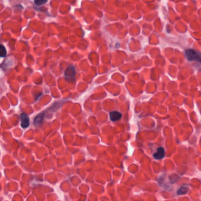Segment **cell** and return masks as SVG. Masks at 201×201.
Wrapping results in <instances>:
<instances>
[{
  "instance_id": "cell-4",
  "label": "cell",
  "mask_w": 201,
  "mask_h": 201,
  "mask_svg": "<svg viewBox=\"0 0 201 201\" xmlns=\"http://www.w3.org/2000/svg\"><path fill=\"white\" fill-rule=\"evenodd\" d=\"M165 150L163 148L160 147L158 149L156 152L153 154V157L156 160H161L165 156Z\"/></svg>"
},
{
  "instance_id": "cell-2",
  "label": "cell",
  "mask_w": 201,
  "mask_h": 201,
  "mask_svg": "<svg viewBox=\"0 0 201 201\" xmlns=\"http://www.w3.org/2000/svg\"><path fill=\"white\" fill-rule=\"evenodd\" d=\"M76 75L75 68L73 65H70L67 67L64 72V76L68 81H72L74 80Z\"/></svg>"
},
{
  "instance_id": "cell-5",
  "label": "cell",
  "mask_w": 201,
  "mask_h": 201,
  "mask_svg": "<svg viewBox=\"0 0 201 201\" xmlns=\"http://www.w3.org/2000/svg\"><path fill=\"white\" fill-rule=\"evenodd\" d=\"M44 117V112H43L41 113L38 114L36 117L34 119V124L36 127H40L43 122V119Z\"/></svg>"
},
{
  "instance_id": "cell-6",
  "label": "cell",
  "mask_w": 201,
  "mask_h": 201,
  "mask_svg": "<svg viewBox=\"0 0 201 201\" xmlns=\"http://www.w3.org/2000/svg\"><path fill=\"white\" fill-rule=\"evenodd\" d=\"M122 118V114L117 112V111H113L110 113V118L112 121H117Z\"/></svg>"
},
{
  "instance_id": "cell-1",
  "label": "cell",
  "mask_w": 201,
  "mask_h": 201,
  "mask_svg": "<svg viewBox=\"0 0 201 201\" xmlns=\"http://www.w3.org/2000/svg\"><path fill=\"white\" fill-rule=\"evenodd\" d=\"M186 57L190 61H196L201 63V52L192 49L187 50L185 51Z\"/></svg>"
},
{
  "instance_id": "cell-8",
  "label": "cell",
  "mask_w": 201,
  "mask_h": 201,
  "mask_svg": "<svg viewBox=\"0 0 201 201\" xmlns=\"http://www.w3.org/2000/svg\"><path fill=\"white\" fill-rule=\"evenodd\" d=\"M7 54V51L5 49V46L3 45H1V50H0V56L1 57H5Z\"/></svg>"
},
{
  "instance_id": "cell-9",
  "label": "cell",
  "mask_w": 201,
  "mask_h": 201,
  "mask_svg": "<svg viewBox=\"0 0 201 201\" xmlns=\"http://www.w3.org/2000/svg\"><path fill=\"white\" fill-rule=\"evenodd\" d=\"M48 0H34V3L35 4L38 6L44 5L46 3Z\"/></svg>"
},
{
  "instance_id": "cell-3",
  "label": "cell",
  "mask_w": 201,
  "mask_h": 201,
  "mask_svg": "<svg viewBox=\"0 0 201 201\" xmlns=\"http://www.w3.org/2000/svg\"><path fill=\"white\" fill-rule=\"evenodd\" d=\"M21 126L22 128L26 129L30 125V118L28 115L26 113H22L20 115Z\"/></svg>"
},
{
  "instance_id": "cell-7",
  "label": "cell",
  "mask_w": 201,
  "mask_h": 201,
  "mask_svg": "<svg viewBox=\"0 0 201 201\" xmlns=\"http://www.w3.org/2000/svg\"><path fill=\"white\" fill-rule=\"evenodd\" d=\"M189 190V188L186 186H181V188L178 191V195H185L188 191Z\"/></svg>"
}]
</instances>
